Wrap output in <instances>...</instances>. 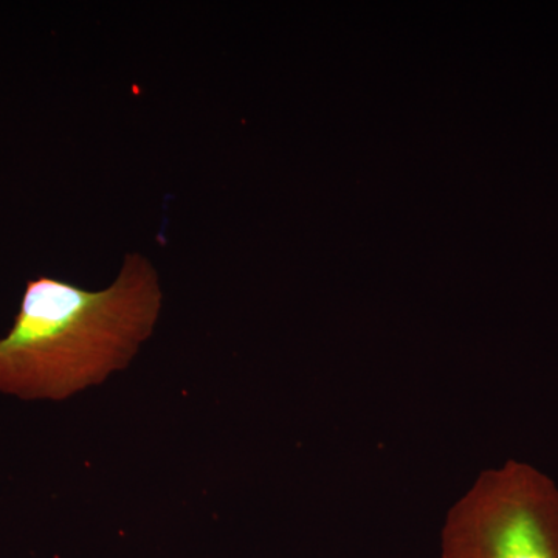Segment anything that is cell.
<instances>
[{
	"mask_svg": "<svg viewBox=\"0 0 558 558\" xmlns=\"http://www.w3.org/2000/svg\"><path fill=\"white\" fill-rule=\"evenodd\" d=\"M161 310L159 275L130 253L109 288L31 279L13 326L0 339V392L62 400L126 368Z\"/></svg>",
	"mask_w": 558,
	"mask_h": 558,
	"instance_id": "6da1fadb",
	"label": "cell"
},
{
	"mask_svg": "<svg viewBox=\"0 0 558 558\" xmlns=\"http://www.w3.org/2000/svg\"><path fill=\"white\" fill-rule=\"evenodd\" d=\"M442 558H558V488L509 461L481 473L447 515Z\"/></svg>",
	"mask_w": 558,
	"mask_h": 558,
	"instance_id": "7a4b0ae2",
	"label": "cell"
}]
</instances>
